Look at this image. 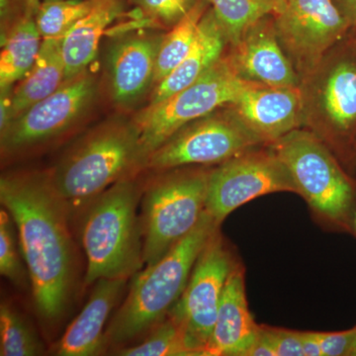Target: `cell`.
Returning <instances> with one entry per match:
<instances>
[{"mask_svg": "<svg viewBox=\"0 0 356 356\" xmlns=\"http://www.w3.org/2000/svg\"><path fill=\"white\" fill-rule=\"evenodd\" d=\"M323 356H350L356 336V325L343 332H314Z\"/></svg>", "mask_w": 356, "mask_h": 356, "instance_id": "31", "label": "cell"}, {"mask_svg": "<svg viewBox=\"0 0 356 356\" xmlns=\"http://www.w3.org/2000/svg\"><path fill=\"white\" fill-rule=\"evenodd\" d=\"M262 144L231 106L187 124L147 156L144 165L154 170L184 166L220 165Z\"/></svg>", "mask_w": 356, "mask_h": 356, "instance_id": "9", "label": "cell"}, {"mask_svg": "<svg viewBox=\"0 0 356 356\" xmlns=\"http://www.w3.org/2000/svg\"><path fill=\"white\" fill-rule=\"evenodd\" d=\"M228 43H238L250 26L276 13L273 0H209Z\"/></svg>", "mask_w": 356, "mask_h": 356, "instance_id": "24", "label": "cell"}, {"mask_svg": "<svg viewBox=\"0 0 356 356\" xmlns=\"http://www.w3.org/2000/svg\"><path fill=\"white\" fill-rule=\"evenodd\" d=\"M228 58L238 76L248 83L269 88L301 86V77L278 38L274 14L250 26Z\"/></svg>", "mask_w": 356, "mask_h": 356, "instance_id": "15", "label": "cell"}, {"mask_svg": "<svg viewBox=\"0 0 356 356\" xmlns=\"http://www.w3.org/2000/svg\"><path fill=\"white\" fill-rule=\"evenodd\" d=\"M228 43L212 7L204 14L197 36L182 62L156 86L149 104H156L186 88L222 57Z\"/></svg>", "mask_w": 356, "mask_h": 356, "instance_id": "19", "label": "cell"}, {"mask_svg": "<svg viewBox=\"0 0 356 356\" xmlns=\"http://www.w3.org/2000/svg\"><path fill=\"white\" fill-rule=\"evenodd\" d=\"M122 356H196L184 327L168 315L142 341L117 351Z\"/></svg>", "mask_w": 356, "mask_h": 356, "instance_id": "25", "label": "cell"}, {"mask_svg": "<svg viewBox=\"0 0 356 356\" xmlns=\"http://www.w3.org/2000/svg\"><path fill=\"white\" fill-rule=\"evenodd\" d=\"M276 356H304L299 332L261 325Z\"/></svg>", "mask_w": 356, "mask_h": 356, "instance_id": "30", "label": "cell"}, {"mask_svg": "<svg viewBox=\"0 0 356 356\" xmlns=\"http://www.w3.org/2000/svg\"><path fill=\"white\" fill-rule=\"evenodd\" d=\"M353 161H355V163H356V151H355V159H353Z\"/></svg>", "mask_w": 356, "mask_h": 356, "instance_id": "39", "label": "cell"}, {"mask_svg": "<svg viewBox=\"0 0 356 356\" xmlns=\"http://www.w3.org/2000/svg\"><path fill=\"white\" fill-rule=\"evenodd\" d=\"M304 125L353 161L356 151V40L334 47L301 84Z\"/></svg>", "mask_w": 356, "mask_h": 356, "instance_id": "6", "label": "cell"}, {"mask_svg": "<svg viewBox=\"0 0 356 356\" xmlns=\"http://www.w3.org/2000/svg\"><path fill=\"white\" fill-rule=\"evenodd\" d=\"M163 35L136 33L112 46L108 67L112 97L117 104H134L154 83L156 58Z\"/></svg>", "mask_w": 356, "mask_h": 356, "instance_id": "16", "label": "cell"}, {"mask_svg": "<svg viewBox=\"0 0 356 356\" xmlns=\"http://www.w3.org/2000/svg\"><path fill=\"white\" fill-rule=\"evenodd\" d=\"M142 165L134 124H112L89 135L48 175L69 214L86 210L109 187Z\"/></svg>", "mask_w": 356, "mask_h": 356, "instance_id": "4", "label": "cell"}, {"mask_svg": "<svg viewBox=\"0 0 356 356\" xmlns=\"http://www.w3.org/2000/svg\"><path fill=\"white\" fill-rule=\"evenodd\" d=\"M24 15L35 17L40 6V0H23Z\"/></svg>", "mask_w": 356, "mask_h": 356, "instance_id": "35", "label": "cell"}, {"mask_svg": "<svg viewBox=\"0 0 356 356\" xmlns=\"http://www.w3.org/2000/svg\"><path fill=\"white\" fill-rule=\"evenodd\" d=\"M238 264L218 229L199 255L184 292L168 314L184 327L196 356H205L222 292Z\"/></svg>", "mask_w": 356, "mask_h": 356, "instance_id": "11", "label": "cell"}, {"mask_svg": "<svg viewBox=\"0 0 356 356\" xmlns=\"http://www.w3.org/2000/svg\"><path fill=\"white\" fill-rule=\"evenodd\" d=\"M122 0H95L92 8L72 26L60 43L65 81L86 72L95 60L107 27L123 13Z\"/></svg>", "mask_w": 356, "mask_h": 356, "instance_id": "20", "label": "cell"}, {"mask_svg": "<svg viewBox=\"0 0 356 356\" xmlns=\"http://www.w3.org/2000/svg\"><path fill=\"white\" fill-rule=\"evenodd\" d=\"M273 1L276 6V13H278L284 8L285 4L287 3L288 0H273Z\"/></svg>", "mask_w": 356, "mask_h": 356, "instance_id": "36", "label": "cell"}, {"mask_svg": "<svg viewBox=\"0 0 356 356\" xmlns=\"http://www.w3.org/2000/svg\"><path fill=\"white\" fill-rule=\"evenodd\" d=\"M269 147L286 166L296 193L324 225L353 234L356 180L315 133L297 129Z\"/></svg>", "mask_w": 356, "mask_h": 356, "instance_id": "5", "label": "cell"}, {"mask_svg": "<svg viewBox=\"0 0 356 356\" xmlns=\"http://www.w3.org/2000/svg\"><path fill=\"white\" fill-rule=\"evenodd\" d=\"M128 280H100L88 303L65 330L58 343L56 355L95 356L106 346L105 325L120 299Z\"/></svg>", "mask_w": 356, "mask_h": 356, "instance_id": "18", "label": "cell"}, {"mask_svg": "<svg viewBox=\"0 0 356 356\" xmlns=\"http://www.w3.org/2000/svg\"><path fill=\"white\" fill-rule=\"evenodd\" d=\"M353 235L356 236V211H355V219H353Z\"/></svg>", "mask_w": 356, "mask_h": 356, "instance_id": "38", "label": "cell"}, {"mask_svg": "<svg viewBox=\"0 0 356 356\" xmlns=\"http://www.w3.org/2000/svg\"><path fill=\"white\" fill-rule=\"evenodd\" d=\"M304 356H323L322 350L314 332H299Z\"/></svg>", "mask_w": 356, "mask_h": 356, "instance_id": "33", "label": "cell"}, {"mask_svg": "<svg viewBox=\"0 0 356 356\" xmlns=\"http://www.w3.org/2000/svg\"><path fill=\"white\" fill-rule=\"evenodd\" d=\"M138 202L137 185L125 178L84 210L81 243L88 261V286L100 280H129L144 266Z\"/></svg>", "mask_w": 356, "mask_h": 356, "instance_id": "3", "label": "cell"}, {"mask_svg": "<svg viewBox=\"0 0 356 356\" xmlns=\"http://www.w3.org/2000/svg\"><path fill=\"white\" fill-rule=\"evenodd\" d=\"M259 327L248 309L245 269L238 264L222 292L205 356H245L257 341Z\"/></svg>", "mask_w": 356, "mask_h": 356, "instance_id": "17", "label": "cell"}, {"mask_svg": "<svg viewBox=\"0 0 356 356\" xmlns=\"http://www.w3.org/2000/svg\"><path fill=\"white\" fill-rule=\"evenodd\" d=\"M245 356H276L273 346L269 343L268 339L259 327V336L257 341L252 344V348L248 350Z\"/></svg>", "mask_w": 356, "mask_h": 356, "instance_id": "32", "label": "cell"}, {"mask_svg": "<svg viewBox=\"0 0 356 356\" xmlns=\"http://www.w3.org/2000/svg\"><path fill=\"white\" fill-rule=\"evenodd\" d=\"M274 22L302 83L351 28L334 0H288L284 8L274 14Z\"/></svg>", "mask_w": 356, "mask_h": 356, "instance_id": "12", "label": "cell"}, {"mask_svg": "<svg viewBox=\"0 0 356 356\" xmlns=\"http://www.w3.org/2000/svg\"><path fill=\"white\" fill-rule=\"evenodd\" d=\"M42 37L35 17L23 16L2 40L0 88L9 90L28 74L38 57Z\"/></svg>", "mask_w": 356, "mask_h": 356, "instance_id": "22", "label": "cell"}, {"mask_svg": "<svg viewBox=\"0 0 356 356\" xmlns=\"http://www.w3.org/2000/svg\"><path fill=\"white\" fill-rule=\"evenodd\" d=\"M209 0H198L196 6L172 26L168 34L163 35L156 58L154 83L158 86L163 81L191 51L197 36L199 24L204 14L209 8Z\"/></svg>", "mask_w": 356, "mask_h": 356, "instance_id": "23", "label": "cell"}, {"mask_svg": "<svg viewBox=\"0 0 356 356\" xmlns=\"http://www.w3.org/2000/svg\"><path fill=\"white\" fill-rule=\"evenodd\" d=\"M95 0H43L35 15L42 39L60 40L90 11Z\"/></svg>", "mask_w": 356, "mask_h": 356, "instance_id": "26", "label": "cell"}, {"mask_svg": "<svg viewBox=\"0 0 356 356\" xmlns=\"http://www.w3.org/2000/svg\"><path fill=\"white\" fill-rule=\"evenodd\" d=\"M95 95V81L81 72L25 110L1 132L2 153L15 154L53 139L79 120Z\"/></svg>", "mask_w": 356, "mask_h": 356, "instance_id": "13", "label": "cell"}, {"mask_svg": "<svg viewBox=\"0 0 356 356\" xmlns=\"http://www.w3.org/2000/svg\"><path fill=\"white\" fill-rule=\"evenodd\" d=\"M248 83L238 76L229 58L222 57L186 88L149 104L134 122L139 135L142 165L154 149L187 124L235 102Z\"/></svg>", "mask_w": 356, "mask_h": 356, "instance_id": "8", "label": "cell"}, {"mask_svg": "<svg viewBox=\"0 0 356 356\" xmlns=\"http://www.w3.org/2000/svg\"><path fill=\"white\" fill-rule=\"evenodd\" d=\"M0 201L15 222L37 313L56 324L69 306L74 283L69 212L48 175L41 173L2 177Z\"/></svg>", "mask_w": 356, "mask_h": 356, "instance_id": "1", "label": "cell"}, {"mask_svg": "<svg viewBox=\"0 0 356 356\" xmlns=\"http://www.w3.org/2000/svg\"><path fill=\"white\" fill-rule=\"evenodd\" d=\"M350 356H356V336L355 343H353V350H351Z\"/></svg>", "mask_w": 356, "mask_h": 356, "instance_id": "37", "label": "cell"}, {"mask_svg": "<svg viewBox=\"0 0 356 356\" xmlns=\"http://www.w3.org/2000/svg\"><path fill=\"white\" fill-rule=\"evenodd\" d=\"M13 217L6 208L0 211V273L16 286L25 287L30 281Z\"/></svg>", "mask_w": 356, "mask_h": 356, "instance_id": "28", "label": "cell"}, {"mask_svg": "<svg viewBox=\"0 0 356 356\" xmlns=\"http://www.w3.org/2000/svg\"><path fill=\"white\" fill-rule=\"evenodd\" d=\"M229 106L264 145L273 144L305 122L301 86L269 88L250 83Z\"/></svg>", "mask_w": 356, "mask_h": 356, "instance_id": "14", "label": "cell"}, {"mask_svg": "<svg viewBox=\"0 0 356 356\" xmlns=\"http://www.w3.org/2000/svg\"><path fill=\"white\" fill-rule=\"evenodd\" d=\"M209 172L177 170L147 189L140 225L145 266L159 261L197 226L205 212Z\"/></svg>", "mask_w": 356, "mask_h": 356, "instance_id": "7", "label": "cell"}, {"mask_svg": "<svg viewBox=\"0 0 356 356\" xmlns=\"http://www.w3.org/2000/svg\"><path fill=\"white\" fill-rule=\"evenodd\" d=\"M60 43V40H42L39 55L34 65L11 93L10 122L29 107L53 95L65 81Z\"/></svg>", "mask_w": 356, "mask_h": 356, "instance_id": "21", "label": "cell"}, {"mask_svg": "<svg viewBox=\"0 0 356 356\" xmlns=\"http://www.w3.org/2000/svg\"><path fill=\"white\" fill-rule=\"evenodd\" d=\"M334 2L350 21L351 28L356 29V0H334Z\"/></svg>", "mask_w": 356, "mask_h": 356, "instance_id": "34", "label": "cell"}, {"mask_svg": "<svg viewBox=\"0 0 356 356\" xmlns=\"http://www.w3.org/2000/svg\"><path fill=\"white\" fill-rule=\"evenodd\" d=\"M219 228L205 210L191 234L159 261L136 274L106 331L107 343H128L168 317L184 292L199 255Z\"/></svg>", "mask_w": 356, "mask_h": 356, "instance_id": "2", "label": "cell"}, {"mask_svg": "<svg viewBox=\"0 0 356 356\" xmlns=\"http://www.w3.org/2000/svg\"><path fill=\"white\" fill-rule=\"evenodd\" d=\"M44 353V346L27 321L13 307L0 306V355L36 356Z\"/></svg>", "mask_w": 356, "mask_h": 356, "instance_id": "27", "label": "cell"}, {"mask_svg": "<svg viewBox=\"0 0 356 356\" xmlns=\"http://www.w3.org/2000/svg\"><path fill=\"white\" fill-rule=\"evenodd\" d=\"M266 146L238 154L209 172L205 210L218 225L255 198L276 192L296 193L286 166Z\"/></svg>", "mask_w": 356, "mask_h": 356, "instance_id": "10", "label": "cell"}, {"mask_svg": "<svg viewBox=\"0 0 356 356\" xmlns=\"http://www.w3.org/2000/svg\"><path fill=\"white\" fill-rule=\"evenodd\" d=\"M147 19L172 26L179 22L197 3L198 0H131Z\"/></svg>", "mask_w": 356, "mask_h": 356, "instance_id": "29", "label": "cell"}]
</instances>
